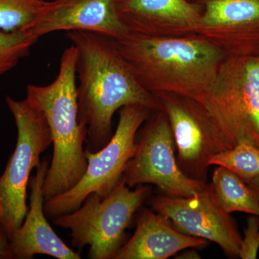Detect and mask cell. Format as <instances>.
Instances as JSON below:
<instances>
[{"label": "cell", "instance_id": "6da1fadb", "mask_svg": "<svg viewBox=\"0 0 259 259\" xmlns=\"http://www.w3.org/2000/svg\"><path fill=\"white\" fill-rule=\"evenodd\" d=\"M66 36L77 50L76 72L79 123L88 129L85 151L95 153L113 136L112 117L129 105L151 111L159 110L157 97L137 81L112 37L90 31L74 30Z\"/></svg>", "mask_w": 259, "mask_h": 259}, {"label": "cell", "instance_id": "7a4b0ae2", "mask_svg": "<svg viewBox=\"0 0 259 259\" xmlns=\"http://www.w3.org/2000/svg\"><path fill=\"white\" fill-rule=\"evenodd\" d=\"M140 84L154 96L174 94L200 103L226 54L199 36L156 38L127 33L114 39Z\"/></svg>", "mask_w": 259, "mask_h": 259}, {"label": "cell", "instance_id": "3957f363", "mask_svg": "<svg viewBox=\"0 0 259 259\" xmlns=\"http://www.w3.org/2000/svg\"><path fill=\"white\" fill-rule=\"evenodd\" d=\"M76 58L77 50L71 45L63 52L59 74L52 83L26 88V98L41 109L52 136L54 153L42 187L45 199L71 190L88 167L83 148L88 129L78 117Z\"/></svg>", "mask_w": 259, "mask_h": 259}, {"label": "cell", "instance_id": "277c9868", "mask_svg": "<svg viewBox=\"0 0 259 259\" xmlns=\"http://www.w3.org/2000/svg\"><path fill=\"white\" fill-rule=\"evenodd\" d=\"M5 101L18 131L14 151L0 177V228L10 241L28 213L30 173L53 140L47 117L35 102L10 96Z\"/></svg>", "mask_w": 259, "mask_h": 259}, {"label": "cell", "instance_id": "5b68a950", "mask_svg": "<svg viewBox=\"0 0 259 259\" xmlns=\"http://www.w3.org/2000/svg\"><path fill=\"white\" fill-rule=\"evenodd\" d=\"M131 189L122 177L107 197L90 194L79 208L54 218V223L69 230L78 250L89 245V258L115 259L126 229L151 192L144 185Z\"/></svg>", "mask_w": 259, "mask_h": 259}, {"label": "cell", "instance_id": "8992f818", "mask_svg": "<svg viewBox=\"0 0 259 259\" xmlns=\"http://www.w3.org/2000/svg\"><path fill=\"white\" fill-rule=\"evenodd\" d=\"M200 103L231 148L259 147V57L227 56Z\"/></svg>", "mask_w": 259, "mask_h": 259}, {"label": "cell", "instance_id": "52a82bcc", "mask_svg": "<svg viewBox=\"0 0 259 259\" xmlns=\"http://www.w3.org/2000/svg\"><path fill=\"white\" fill-rule=\"evenodd\" d=\"M151 112L140 105H126L119 110L118 124L108 144L95 153L85 151L88 167L79 182L67 192L45 199L48 218L74 212L90 194L104 198L112 192L136 152L138 132Z\"/></svg>", "mask_w": 259, "mask_h": 259}, {"label": "cell", "instance_id": "ba28073f", "mask_svg": "<svg viewBox=\"0 0 259 259\" xmlns=\"http://www.w3.org/2000/svg\"><path fill=\"white\" fill-rule=\"evenodd\" d=\"M122 177L130 188L156 185L171 197H190L207 185L190 178L181 170L171 127L161 109L151 112L140 127L136 152L127 163Z\"/></svg>", "mask_w": 259, "mask_h": 259}, {"label": "cell", "instance_id": "9c48e42d", "mask_svg": "<svg viewBox=\"0 0 259 259\" xmlns=\"http://www.w3.org/2000/svg\"><path fill=\"white\" fill-rule=\"evenodd\" d=\"M156 97L169 122L181 170L190 178L207 183L209 160L231 146L199 102L174 94Z\"/></svg>", "mask_w": 259, "mask_h": 259}, {"label": "cell", "instance_id": "30bf717a", "mask_svg": "<svg viewBox=\"0 0 259 259\" xmlns=\"http://www.w3.org/2000/svg\"><path fill=\"white\" fill-rule=\"evenodd\" d=\"M151 205L181 233L214 242L230 256L239 255L241 235L220 203L212 184L207 183L203 190L190 197L156 196Z\"/></svg>", "mask_w": 259, "mask_h": 259}, {"label": "cell", "instance_id": "8fae6325", "mask_svg": "<svg viewBox=\"0 0 259 259\" xmlns=\"http://www.w3.org/2000/svg\"><path fill=\"white\" fill-rule=\"evenodd\" d=\"M202 10L197 35L227 56L259 57V0H192Z\"/></svg>", "mask_w": 259, "mask_h": 259}, {"label": "cell", "instance_id": "7c38bea8", "mask_svg": "<svg viewBox=\"0 0 259 259\" xmlns=\"http://www.w3.org/2000/svg\"><path fill=\"white\" fill-rule=\"evenodd\" d=\"M128 33L156 38L197 35L202 10L191 0H115Z\"/></svg>", "mask_w": 259, "mask_h": 259}, {"label": "cell", "instance_id": "4fadbf2b", "mask_svg": "<svg viewBox=\"0 0 259 259\" xmlns=\"http://www.w3.org/2000/svg\"><path fill=\"white\" fill-rule=\"evenodd\" d=\"M61 30L95 32L113 39L128 33L117 16L115 0L45 2L27 31L38 40Z\"/></svg>", "mask_w": 259, "mask_h": 259}, {"label": "cell", "instance_id": "5bb4252c", "mask_svg": "<svg viewBox=\"0 0 259 259\" xmlns=\"http://www.w3.org/2000/svg\"><path fill=\"white\" fill-rule=\"evenodd\" d=\"M49 160H42L35 167V175L29 181L30 205L24 222L10 239L13 258L31 259L35 255L58 259H81L78 252L69 248L48 223L44 212L42 187L49 168Z\"/></svg>", "mask_w": 259, "mask_h": 259}, {"label": "cell", "instance_id": "9a60e30c", "mask_svg": "<svg viewBox=\"0 0 259 259\" xmlns=\"http://www.w3.org/2000/svg\"><path fill=\"white\" fill-rule=\"evenodd\" d=\"M207 242L181 233L153 209L141 207L134 236L121 246L115 259H166L185 248L203 246Z\"/></svg>", "mask_w": 259, "mask_h": 259}, {"label": "cell", "instance_id": "2e32d148", "mask_svg": "<svg viewBox=\"0 0 259 259\" xmlns=\"http://www.w3.org/2000/svg\"><path fill=\"white\" fill-rule=\"evenodd\" d=\"M211 184L227 213L241 212L258 215V202L254 191L234 172L218 166L213 171Z\"/></svg>", "mask_w": 259, "mask_h": 259}, {"label": "cell", "instance_id": "e0dca14e", "mask_svg": "<svg viewBox=\"0 0 259 259\" xmlns=\"http://www.w3.org/2000/svg\"><path fill=\"white\" fill-rule=\"evenodd\" d=\"M209 163L226 167L248 185L259 181V147L248 141L214 155Z\"/></svg>", "mask_w": 259, "mask_h": 259}, {"label": "cell", "instance_id": "ac0fdd59", "mask_svg": "<svg viewBox=\"0 0 259 259\" xmlns=\"http://www.w3.org/2000/svg\"><path fill=\"white\" fill-rule=\"evenodd\" d=\"M44 0H0V30L27 31L45 3Z\"/></svg>", "mask_w": 259, "mask_h": 259}, {"label": "cell", "instance_id": "d6986e66", "mask_svg": "<svg viewBox=\"0 0 259 259\" xmlns=\"http://www.w3.org/2000/svg\"><path fill=\"white\" fill-rule=\"evenodd\" d=\"M37 40L28 31L7 32L0 30V76L28 56Z\"/></svg>", "mask_w": 259, "mask_h": 259}, {"label": "cell", "instance_id": "ffe728a7", "mask_svg": "<svg viewBox=\"0 0 259 259\" xmlns=\"http://www.w3.org/2000/svg\"><path fill=\"white\" fill-rule=\"evenodd\" d=\"M258 250L259 220L258 216L252 215L248 219L238 257L242 259H255Z\"/></svg>", "mask_w": 259, "mask_h": 259}, {"label": "cell", "instance_id": "44dd1931", "mask_svg": "<svg viewBox=\"0 0 259 259\" xmlns=\"http://www.w3.org/2000/svg\"><path fill=\"white\" fill-rule=\"evenodd\" d=\"M0 259H13V253L10 250L9 239L1 228H0Z\"/></svg>", "mask_w": 259, "mask_h": 259}, {"label": "cell", "instance_id": "7402d4cb", "mask_svg": "<svg viewBox=\"0 0 259 259\" xmlns=\"http://www.w3.org/2000/svg\"><path fill=\"white\" fill-rule=\"evenodd\" d=\"M182 253L178 254L177 253L176 258L179 259H199L201 258L200 255L199 254L197 250L194 248H187L182 250Z\"/></svg>", "mask_w": 259, "mask_h": 259}, {"label": "cell", "instance_id": "603a6c76", "mask_svg": "<svg viewBox=\"0 0 259 259\" xmlns=\"http://www.w3.org/2000/svg\"><path fill=\"white\" fill-rule=\"evenodd\" d=\"M253 189V190L254 191L255 195H256L257 199H258V205H259V181L258 182H255V183L250 184L248 185ZM258 220H259V214L258 215Z\"/></svg>", "mask_w": 259, "mask_h": 259}]
</instances>
